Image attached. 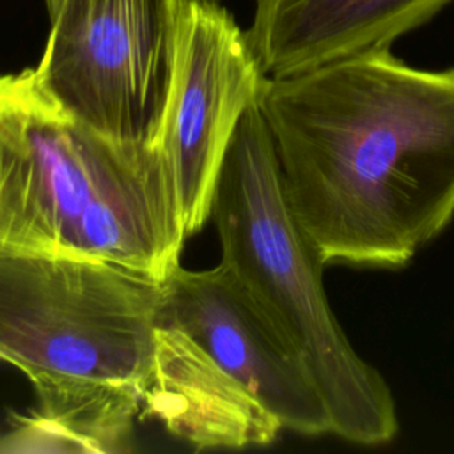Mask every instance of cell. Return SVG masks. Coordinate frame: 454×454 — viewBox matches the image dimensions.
Returning a JSON list of instances; mask_svg holds the SVG:
<instances>
[{
	"label": "cell",
	"instance_id": "obj_11",
	"mask_svg": "<svg viewBox=\"0 0 454 454\" xmlns=\"http://www.w3.org/2000/svg\"><path fill=\"white\" fill-rule=\"evenodd\" d=\"M44 2H46V9H48V16H50V18L57 12V9H59L60 4H62V0H44Z\"/></svg>",
	"mask_w": 454,
	"mask_h": 454
},
{
	"label": "cell",
	"instance_id": "obj_4",
	"mask_svg": "<svg viewBox=\"0 0 454 454\" xmlns=\"http://www.w3.org/2000/svg\"><path fill=\"white\" fill-rule=\"evenodd\" d=\"M160 294L161 282L105 261L0 245V360L30 381L145 392Z\"/></svg>",
	"mask_w": 454,
	"mask_h": 454
},
{
	"label": "cell",
	"instance_id": "obj_10",
	"mask_svg": "<svg viewBox=\"0 0 454 454\" xmlns=\"http://www.w3.org/2000/svg\"><path fill=\"white\" fill-rule=\"evenodd\" d=\"M39 413L66 434L78 452H119L128 449L144 392L117 383L46 378L32 381Z\"/></svg>",
	"mask_w": 454,
	"mask_h": 454
},
{
	"label": "cell",
	"instance_id": "obj_6",
	"mask_svg": "<svg viewBox=\"0 0 454 454\" xmlns=\"http://www.w3.org/2000/svg\"><path fill=\"white\" fill-rule=\"evenodd\" d=\"M264 74L247 32L220 5L186 0L160 149L184 238L211 218L216 181Z\"/></svg>",
	"mask_w": 454,
	"mask_h": 454
},
{
	"label": "cell",
	"instance_id": "obj_1",
	"mask_svg": "<svg viewBox=\"0 0 454 454\" xmlns=\"http://www.w3.org/2000/svg\"><path fill=\"white\" fill-rule=\"evenodd\" d=\"M287 204L323 264L403 268L454 218V67L388 48L264 76Z\"/></svg>",
	"mask_w": 454,
	"mask_h": 454
},
{
	"label": "cell",
	"instance_id": "obj_12",
	"mask_svg": "<svg viewBox=\"0 0 454 454\" xmlns=\"http://www.w3.org/2000/svg\"><path fill=\"white\" fill-rule=\"evenodd\" d=\"M207 2H213V4H220V0H207Z\"/></svg>",
	"mask_w": 454,
	"mask_h": 454
},
{
	"label": "cell",
	"instance_id": "obj_8",
	"mask_svg": "<svg viewBox=\"0 0 454 454\" xmlns=\"http://www.w3.org/2000/svg\"><path fill=\"white\" fill-rule=\"evenodd\" d=\"M452 0H255L247 32L264 76L390 48Z\"/></svg>",
	"mask_w": 454,
	"mask_h": 454
},
{
	"label": "cell",
	"instance_id": "obj_2",
	"mask_svg": "<svg viewBox=\"0 0 454 454\" xmlns=\"http://www.w3.org/2000/svg\"><path fill=\"white\" fill-rule=\"evenodd\" d=\"M160 145L115 142L0 76V245L105 261L165 282L184 243Z\"/></svg>",
	"mask_w": 454,
	"mask_h": 454
},
{
	"label": "cell",
	"instance_id": "obj_3",
	"mask_svg": "<svg viewBox=\"0 0 454 454\" xmlns=\"http://www.w3.org/2000/svg\"><path fill=\"white\" fill-rule=\"evenodd\" d=\"M211 218L225 264L307 364L332 434L362 447L399 433L394 394L351 346L323 286V261L282 190L275 151L259 112L248 106L225 154Z\"/></svg>",
	"mask_w": 454,
	"mask_h": 454
},
{
	"label": "cell",
	"instance_id": "obj_9",
	"mask_svg": "<svg viewBox=\"0 0 454 454\" xmlns=\"http://www.w3.org/2000/svg\"><path fill=\"white\" fill-rule=\"evenodd\" d=\"M144 408L195 449L268 445L282 429L254 395L170 326H156Z\"/></svg>",
	"mask_w": 454,
	"mask_h": 454
},
{
	"label": "cell",
	"instance_id": "obj_5",
	"mask_svg": "<svg viewBox=\"0 0 454 454\" xmlns=\"http://www.w3.org/2000/svg\"><path fill=\"white\" fill-rule=\"evenodd\" d=\"M186 0H62L34 71L59 110L121 144L160 145Z\"/></svg>",
	"mask_w": 454,
	"mask_h": 454
},
{
	"label": "cell",
	"instance_id": "obj_7",
	"mask_svg": "<svg viewBox=\"0 0 454 454\" xmlns=\"http://www.w3.org/2000/svg\"><path fill=\"white\" fill-rule=\"evenodd\" d=\"M154 325L190 337L282 429L303 436L332 434L307 364L225 264L202 271L179 266L161 282Z\"/></svg>",
	"mask_w": 454,
	"mask_h": 454
}]
</instances>
